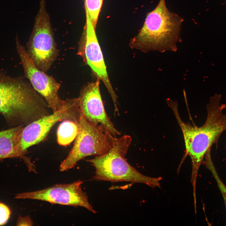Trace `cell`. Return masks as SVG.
<instances>
[{
	"label": "cell",
	"mask_w": 226,
	"mask_h": 226,
	"mask_svg": "<svg viewBox=\"0 0 226 226\" xmlns=\"http://www.w3.org/2000/svg\"><path fill=\"white\" fill-rule=\"evenodd\" d=\"M221 95L216 94L210 98L206 105L207 116L204 124L200 127L186 123L179 112L177 101L168 99L166 102L172 110L180 126L184 140L186 154L191 159V182L196 189L200 165L207 152L218 143L222 134L226 130V105L221 103Z\"/></svg>",
	"instance_id": "6da1fadb"
},
{
	"label": "cell",
	"mask_w": 226,
	"mask_h": 226,
	"mask_svg": "<svg viewBox=\"0 0 226 226\" xmlns=\"http://www.w3.org/2000/svg\"><path fill=\"white\" fill-rule=\"evenodd\" d=\"M183 19L167 8L165 0H160L157 5L147 15L138 34L130 41L132 49L144 53L157 51L175 52L181 40Z\"/></svg>",
	"instance_id": "7a4b0ae2"
},
{
	"label": "cell",
	"mask_w": 226,
	"mask_h": 226,
	"mask_svg": "<svg viewBox=\"0 0 226 226\" xmlns=\"http://www.w3.org/2000/svg\"><path fill=\"white\" fill-rule=\"evenodd\" d=\"M110 147L105 154L88 160L95 169L93 179L112 182L126 181L145 184L152 188L160 187L161 177L145 175L131 166L125 157L132 142L130 136L116 138L109 133Z\"/></svg>",
	"instance_id": "3957f363"
},
{
	"label": "cell",
	"mask_w": 226,
	"mask_h": 226,
	"mask_svg": "<svg viewBox=\"0 0 226 226\" xmlns=\"http://www.w3.org/2000/svg\"><path fill=\"white\" fill-rule=\"evenodd\" d=\"M27 53L34 64L46 73L58 55L45 0H40L31 34L26 45Z\"/></svg>",
	"instance_id": "277c9868"
},
{
	"label": "cell",
	"mask_w": 226,
	"mask_h": 226,
	"mask_svg": "<svg viewBox=\"0 0 226 226\" xmlns=\"http://www.w3.org/2000/svg\"><path fill=\"white\" fill-rule=\"evenodd\" d=\"M77 124L78 128V134L72 148L60 165L61 171L72 168L78 161L86 157L102 155L109 150V133L104 132L89 123L84 118L81 110Z\"/></svg>",
	"instance_id": "5b68a950"
},
{
	"label": "cell",
	"mask_w": 226,
	"mask_h": 226,
	"mask_svg": "<svg viewBox=\"0 0 226 226\" xmlns=\"http://www.w3.org/2000/svg\"><path fill=\"white\" fill-rule=\"evenodd\" d=\"M80 112L78 98L67 99L64 105L58 110L24 126L21 132L19 142L22 154L24 156L30 147L43 141L57 122L66 120L77 122Z\"/></svg>",
	"instance_id": "8992f818"
},
{
	"label": "cell",
	"mask_w": 226,
	"mask_h": 226,
	"mask_svg": "<svg viewBox=\"0 0 226 226\" xmlns=\"http://www.w3.org/2000/svg\"><path fill=\"white\" fill-rule=\"evenodd\" d=\"M15 45L25 76L29 80L34 89L44 99L53 112L58 110L65 102V100L61 99L58 94L60 84L35 66L29 56L26 49L20 43L17 35L15 38Z\"/></svg>",
	"instance_id": "52a82bcc"
},
{
	"label": "cell",
	"mask_w": 226,
	"mask_h": 226,
	"mask_svg": "<svg viewBox=\"0 0 226 226\" xmlns=\"http://www.w3.org/2000/svg\"><path fill=\"white\" fill-rule=\"evenodd\" d=\"M83 182L78 180L68 184H58L37 191L17 194L15 198L30 199L62 205L83 207L95 213L96 211L83 191Z\"/></svg>",
	"instance_id": "ba28073f"
},
{
	"label": "cell",
	"mask_w": 226,
	"mask_h": 226,
	"mask_svg": "<svg viewBox=\"0 0 226 226\" xmlns=\"http://www.w3.org/2000/svg\"><path fill=\"white\" fill-rule=\"evenodd\" d=\"M85 28L80 42L78 54L90 68L93 74L104 84L114 103L117 102V96L108 77L103 54L98 40L95 29L85 9Z\"/></svg>",
	"instance_id": "9c48e42d"
},
{
	"label": "cell",
	"mask_w": 226,
	"mask_h": 226,
	"mask_svg": "<svg viewBox=\"0 0 226 226\" xmlns=\"http://www.w3.org/2000/svg\"><path fill=\"white\" fill-rule=\"evenodd\" d=\"M100 81L97 79L83 86L78 97L80 109L89 123L116 137L121 133L115 128L105 110L100 91Z\"/></svg>",
	"instance_id": "30bf717a"
},
{
	"label": "cell",
	"mask_w": 226,
	"mask_h": 226,
	"mask_svg": "<svg viewBox=\"0 0 226 226\" xmlns=\"http://www.w3.org/2000/svg\"><path fill=\"white\" fill-rule=\"evenodd\" d=\"M24 126L20 125L0 131V160L8 158H22L19 147L21 132Z\"/></svg>",
	"instance_id": "8fae6325"
},
{
	"label": "cell",
	"mask_w": 226,
	"mask_h": 226,
	"mask_svg": "<svg viewBox=\"0 0 226 226\" xmlns=\"http://www.w3.org/2000/svg\"><path fill=\"white\" fill-rule=\"evenodd\" d=\"M78 132L77 123L71 120L63 121L57 131V140L60 145H69L76 138Z\"/></svg>",
	"instance_id": "7c38bea8"
},
{
	"label": "cell",
	"mask_w": 226,
	"mask_h": 226,
	"mask_svg": "<svg viewBox=\"0 0 226 226\" xmlns=\"http://www.w3.org/2000/svg\"><path fill=\"white\" fill-rule=\"evenodd\" d=\"M202 164L211 172L222 195L226 208V186L222 181L216 171L212 160L211 151H209L206 153Z\"/></svg>",
	"instance_id": "4fadbf2b"
},
{
	"label": "cell",
	"mask_w": 226,
	"mask_h": 226,
	"mask_svg": "<svg viewBox=\"0 0 226 226\" xmlns=\"http://www.w3.org/2000/svg\"><path fill=\"white\" fill-rule=\"evenodd\" d=\"M103 0H84L85 9L88 11L90 21L96 29Z\"/></svg>",
	"instance_id": "5bb4252c"
},
{
	"label": "cell",
	"mask_w": 226,
	"mask_h": 226,
	"mask_svg": "<svg viewBox=\"0 0 226 226\" xmlns=\"http://www.w3.org/2000/svg\"><path fill=\"white\" fill-rule=\"evenodd\" d=\"M11 211L6 205L0 202V225L5 224L10 218Z\"/></svg>",
	"instance_id": "9a60e30c"
},
{
	"label": "cell",
	"mask_w": 226,
	"mask_h": 226,
	"mask_svg": "<svg viewBox=\"0 0 226 226\" xmlns=\"http://www.w3.org/2000/svg\"><path fill=\"white\" fill-rule=\"evenodd\" d=\"M33 224V221L28 216L24 217L19 216L16 223L17 226H32Z\"/></svg>",
	"instance_id": "2e32d148"
}]
</instances>
